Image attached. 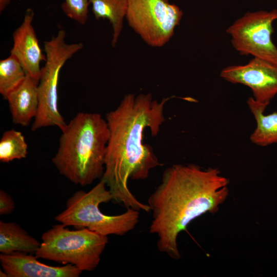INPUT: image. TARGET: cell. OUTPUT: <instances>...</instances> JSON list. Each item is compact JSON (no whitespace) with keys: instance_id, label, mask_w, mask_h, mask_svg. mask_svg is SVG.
I'll return each mask as SVG.
<instances>
[{"instance_id":"cell-1","label":"cell","mask_w":277,"mask_h":277,"mask_svg":"<svg viewBox=\"0 0 277 277\" xmlns=\"http://www.w3.org/2000/svg\"><path fill=\"white\" fill-rule=\"evenodd\" d=\"M171 97L161 101L150 93L125 95L118 106L107 113L109 129L101 180L105 183L112 200L127 208L150 212L148 204L140 202L128 186L129 179H147L151 170L160 166L150 146L143 142L144 131L158 134L165 122V105Z\"/></svg>"},{"instance_id":"cell-2","label":"cell","mask_w":277,"mask_h":277,"mask_svg":"<svg viewBox=\"0 0 277 277\" xmlns=\"http://www.w3.org/2000/svg\"><path fill=\"white\" fill-rule=\"evenodd\" d=\"M228 184L217 168L175 164L166 169L147 204L152 212L149 232L157 236L159 251L180 259L179 234L194 219L219 210L229 195Z\"/></svg>"},{"instance_id":"cell-3","label":"cell","mask_w":277,"mask_h":277,"mask_svg":"<svg viewBox=\"0 0 277 277\" xmlns=\"http://www.w3.org/2000/svg\"><path fill=\"white\" fill-rule=\"evenodd\" d=\"M52 162L59 173L85 186L102 178L109 138L106 119L97 113H78L61 129Z\"/></svg>"},{"instance_id":"cell-4","label":"cell","mask_w":277,"mask_h":277,"mask_svg":"<svg viewBox=\"0 0 277 277\" xmlns=\"http://www.w3.org/2000/svg\"><path fill=\"white\" fill-rule=\"evenodd\" d=\"M112 196L105 183L101 181L88 192L78 190L67 200L64 210L55 220L66 226L88 228L105 236H122L135 228L139 222V211L127 208L120 214L109 215L99 208Z\"/></svg>"},{"instance_id":"cell-5","label":"cell","mask_w":277,"mask_h":277,"mask_svg":"<svg viewBox=\"0 0 277 277\" xmlns=\"http://www.w3.org/2000/svg\"><path fill=\"white\" fill-rule=\"evenodd\" d=\"M61 223L42 236L35 255L38 259L71 264L82 271H92L98 265L108 243V236L88 228L70 230Z\"/></svg>"},{"instance_id":"cell-6","label":"cell","mask_w":277,"mask_h":277,"mask_svg":"<svg viewBox=\"0 0 277 277\" xmlns=\"http://www.w3.org/2000/svg\"><path fill=\"white\" fill-rule=\"evenodd\" d=\"M64 30L44 42L46 59L38 84V108L31 130L56 126L61 130L66 123L58 107L60 74L66 62L83 48L82 43L67 44Z\"/></svg>"},{"instance_id":"cell-7","label":"cell","mask_w":277,"mask_h":277,"mask_svg":"<svg viewBox=\"0 0 277 277\" xmlns=\"http://www.w3.org/2000/svg\"><path fill=\"white\" fill-rule=\"evenodd\" d=\"M129 26L149 46L166 44L180 25L183 12L168 0H127Z\"/></svg>"},{"instance_id":"cell-8","label":"cell","mask_w":277,"mask_h":277,"mask_svg":"<svg viewBox=\"0 0 277 277\" xmlns=\"http://www.w3.org/2000/svg\"><path fill=\"white\" fill-rule=\"evenodd\" d=\"M276 19L277 9L248 12L226 32L231 35V43L241 55H251L277 63V48L271 38L272 23Z\"/></svg>"},{"instance_id":"cell-9","label":"cell","mask_w":277,"mask_h":277,"mask_svg":"<svg viewBox=\"0 0 277 277\" xmlns=\"http://www.w3.org/2000/svg\"><path fill=\"white\" fill-rule=\"evenodd\" d=\"M221 76L233 84H241L252 90L254 100L268 105L277 94V63L254 57L244 65L224 68Z\"/></svg>"},{"instance_id":"cell-10","label":"cell","mask_w":277,"mask_h":277,"mask_svg":"<svg viewBox=\"0 0 277 277\" xmlns=\"http://www.w3.org/2000/svg\"><path fill=\"white\" fill-rule=\"evenodd\" d=\"M34 12L26 10L21 25L13 33V46L10 54L15 56L24 68L27 75L39 82L42 73L41 64L45 62L32 22Z\"/></svg>"},{"instance_id":"cell-11","label":"cell","mask_w":277,"mask_h":277,"mask_svg":"<svg viewBox=\"0 0 277 277\" xmlns=\"http://www.w3.org/2000/svg\"><path fill=\"white\" fill-rule=\"evenodd\" d=\"M28 253L0 254L1 266L8 277H78L83 272L71 264L53 266L44 264L35 255Z\"/></svg>"},{"instance_id":"cell-12","label":"cell","mask_w":277,"mask_h":277,"mask_svg":"<svg viewBox=\"0 0 277 277\" xmlns=\"http://www.w3.org/2000/svg\"><path fill=\"white\" fill-rule=\"evenodd\" d=\"M38 81L27 75L6 96L14 124L28 126L35 118L38 108Z\"/></svg>"},{"instance_id":"cell-13","label":"cell","mask_w":277,"mask_h":277,"mask_svg":"<svg viewBox=\"0 0 277 277\" xmlns=\"http://www.w3.org/2000/svg\"><path fill=\"white\" fill-rule=\"evenodd\" d=\"M41 245L15 222L0 221V252L9 254L15 252L35 253Z\"/></svg>"},{"instance_id":"cell-14","label":"cell","mask_w":277,"mask_h":277,"mask_svg":"<svg viewBox=\"0 0 277 277\" xmlns=\"http://www.w3.org/2000/svg\"><path fill=\"white\" fill-rule=\"evenodd\" d=\"M247 104L256 123L250 136L251 142L262 147L277 143V112L265 115L268 105L256 102L252 97L248 98Z\"/></svg>"},{"instance_id":"cell-15","label":"cell","mask_w":277,"mask_h":277,"mask_svg":"<svg viewBox=\"0 0 277 277\" xmlns=\"http://www.w3.org/2000/svg\"><path fill=\"white\" fill-rule=\"evenodd\" d=\"M90 3L95 19H107L110 23L112 29L111 44L114 47L123 28L127 0H90Z\"/></svg>"},{"instance_id":"cell-16","label":"cell","mask_w":277,"mask_h":277,"mask_svg":"<svg viewBox=\"0 0 277 277\" xmlns=\"http://www.w3.org/2000/svg\"><path fill=\"white\" fill-rule=\"evenodd\" d=\"M27 76L22 65L14 55L0 61V93L6 97L19 85Z\"/></svg>"},{"instance_id":"cell-17","label":"cell","mask_w":277,"mask_h":277,"mask_svg":"<svg viewBox=\"0 0 277 277\" xmlns=\"http://www.w3.org/2000/svg\"><path fill=\"white\" fill-rule=\"evenodd\" d=\"M28 145L24 135L19 131L11 129L3 134L0 141V161L8 163L25 158Z\"/></svg>"},{"instance_id":"cell-18","label":"cell","mask_w":277,"mask_h":277,"mask_svg":"<svg viewBox=\"0 0 277 277\" xmlns=\"http://www.w3.org/2000/svg\"><path fill=\"white\" fill-rule=\"evenodd\" d=\"M89 5L90 0H64L61 8L68 17L84 25L88 19Z\"/></svg>"},{"instance_id":"cell-19","label":"cell","mask_w":277,"mask_h":277,"mask_svg":"<svg viewBox=\"0 0 277 277\" xmlns=\"http://www.w3.org/2000/svg\"><path fill=\"white\" fill-rule=\"evenodd\" d=\"M15 207L12 197L3 190H0V214H11Z\"/></svg>"},{"instance_id":"cell-20","label":"cell","mask_w":277,"mask_h":277,"mask_svg":"<svg viewBox=\"0 0 277 277\" xmlns=\"http://www.w3.org/2000/svg\"><path fill=\"white\" fill-rule=\"evenodd\" d=\"M11 0H0V12H3L10 3Z\"/></svg>"},{"instance_id":"cell-21","label":"cell","mask_w":277,"mask_h":277,"mask_svg":"<svg viewBox=\"0 0 277 277\" xmlns=\"http://www.w3.org/2000/svg\"><path fill=\"white\" fill-rule=\"evenodd\" d=\"M0 276L1 277H8L7 274L4 270H0Z\"/></svg>"}]
</instances>
